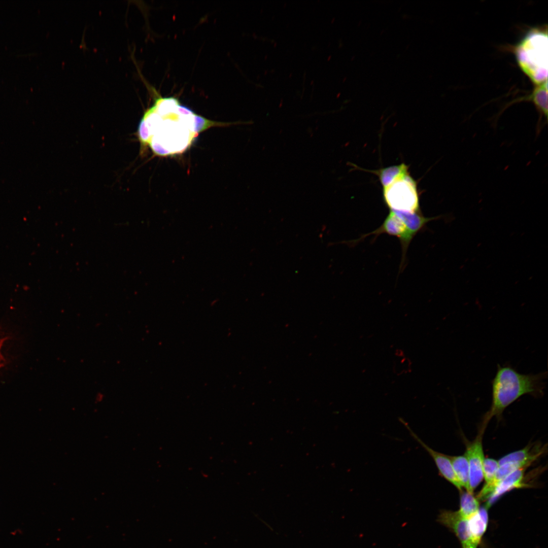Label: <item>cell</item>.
Wrapping results in <instances>:
<instances>
[{"instance_id":"3","label":"cell","mask_w":548,"mask_h":548,"mask_svg":"<svg viewBox=\"0 0 548 548\" xmlns=\"http://www.w3.org/2000/svg\"><path fill=\"white\" fill-rule=\"evenodd\" d=\"M384 201L389 210L420 212L417 183L409 173L383 188Z\"/></svg>"},{"instance_id":"11","label":"cell","mask_w":548,"mask_h":548,"mask_svg":"<svg viewBox=\"0 0 548 548\" xmlns=\"http://www.w3.org/2000/svg\"><path fill=\"white\" fill-rule=\"evenodd\" d=\"M408 166L403 163L369 172L378 176L383 187L384 188L408 173Z\"/></svg>"},{"instance_id":"10","label":"cell","mask_w":548,"mask_h":548,"mask_svg":"<svg viewBox=\"0 0 548 548\" xmlns=\"http://www.w3.org/2000/svg\"><path fill=\"white\" fill-rule=\"evenodd\" d=\"M487 507L480 508L473 516L467 519L469 529L474 542L478 545L488 525Z\"/></svg>"},{"instance_id":"15","label":"cell","mask_w":548,"mask_h":548,"mask_svg":"<svg viewBox=\"0 0 548 548\" xmlns=\"http://www.w3.org/2000/svg\"><path fill=\"white\" fill-rule=\"evenodd\" d=\"M499 466L498 460L493 458H485L483 468L484 485H488L493 482Z\"/></svg>"},{"instance_id":"12","label":"cell","mask_w":548,"mask_h":548,"mask_svg":"<svg viewBox=\"0 0 548 548\" xmlns=\"http://www.w3.org/2000/svg\"><path fill=\"white\" fill-rule=\"evenodd\" d=\"M449 457L458 483L462 489L469 492L470 474L466 457L464 455Z\"/></svg>"},{"instance_id":"13","label":"cell","mask_w":548,"mask_h":548,"mask_svg":"<svg viewBox=\"0 0 548 548\" xmlns=\"http://www.w3.org/2000/svg\"><path fill=\"white\" fill-rule=\"evenodd\" d=\"M529 99L539 111L541 118L543 116L546 121L547 118V81L537 85Z\"/></svg>"},{"instance_id":"4","label":"cell","mask_w":548,"mask_h":548,"mask_svg":"<svg viewBox=\"0 0 548 548\" xmlns=\"http://www.w3.org/2000/svg\"><path fill=\"white\" fill-rule=\"evenodd\" d=\"M383 233L395 236L399 240L402 249V259L400 268L402 269L405 262L407 250L415 236L406 223L392 211L389 210L383 222L375 230L362 235L357 239L350 241L349 243L353 245L361 241L368 236L374 235L376 237Z\"/></svg>"},{"instance_id":"2","label":"cell","mask_w":548,"mask_h":548,"mask_svg":"<svg viewBox=\"0 0 548 548\" xmlns=\"http://www.w3.org/2000/svg\"><path fill=\"white\" fill-rule=\"evenodd\" d=\"M548 37L547 29L529 31L515 49L520 68L537 85L547 81Z\"/></svg>"},{"instance_id":"7","label":"cell","mask_w":548,"mask_h":548,"mask_svg":"<svg viewBox=\"0 0 548 548\" xmlns=\"http://www.w3.org/2000/svg\"><path fill=\"white\" fill-rule=\"evenodd\" d=\"M438 521L454 532L460 540L462 548H477L468 527L467 519L460 515L458 511L442 510Z\"/></svg>"},{"instance_id":"17","label":"cell","mask_w":548,"mask_h":548,"mask_svg":"<svg viewBox=\"0 0 548 548\" xmlns=\"http://www.w3.org/2000/svg\"><path fill=\"white\" fill-rule=\"evenodd\" d=\"M7 339H8V336H7L2 331L1 329H0V369L5 365V359L3 354L2 353V348L3 346L4 343L5 342V340Z\"/></svg>"},{"instance_id":"9","label":"cell","mask_w":548,"mask_h":548,"mask_svg":"<svg viewBox=\"0 0 548 548\" xmlns=\"http://www.w3.org/2000/svg\"><path fill=\"white\" fill-rule=\"evenodd\" d=\"M544 451L540 446H527L524 448L508 454L499 460V464L512 463L526 468L535 461Z\"/></svg>"},{"instance_id":"1","label":"cell","mask_w":548,"mask_h":548,"mask_svg":"<svg viewBox=\"0 0 548 548\" xmlns=\"http://www.w3.org/2000/svg\"><path fill=\"white\" fill-rule=\"evenodd\" d=\"M546 371L538 373L523 374L509 365H498L492 380V403L486 414L490 419L499 417L509 405L524 395L540 397L543 394Z\"/></svg>"},{"instance_id":"16","label":"cell","mask_w":548,"mask_h":548,"mask_svg":"<svg viewBox=\"0 0 548 548\" xmlns=\"http://www.w3.org/2000/svg\"><path fill=\"white\" fill-rule=\"evenodd\" d=\"M138 132L139 139L142 145L145 146L149 142L150 134L143 118L139 124Z\"/></svg>"},{"instance_id":"5","label":"cell","mask_w":548,"mask_h":548,"mask_svg":"<svg viewBox=\"0 0 548 548\" xmlns=\"http://www.w3.org/2000/svg\"><path fill=\"white\" fill-rule=\"evenodd\" d=\"M484 420L475 438L467 443L464 455L467 458L470 474L469 492L474 490L483 480V463L485 459L483 439L485 430L490 419L485 415Z\"/></svg>"},{"instance_id":"8","label":"cell","mask_w":548,"mask_h":548,"mask_svg":"<svg viewBox=\"0 0 548 548\" xmlns=\"http://www.w3.org/2000/svg\"><path fill=\"white\" fill-rule=\"evenodd\" d=\"M526 468L519 469L502 480L497 486L492 494L487 501V506L489 507L499 497L505 493L513 489L530 487L525 481Z\"/></svg>"},{"instance_id":"14","label":"cell","mask_w":548,"mask_h":548,"mask_svg":"<svg viewBox=\"0 0 548 548\" xmlns=\"http://www.w3.org/2000/svg\"><path fill=\"white\" fill-rule=\"evenodd\" d=\"M480 509L479 500L473 494L467 491L460 492V508L458 510L461 516L467 519L475 514Z\"/></svg>"},{"instance_id":"6","label":"cell","mask_w":548,"mask_h":548,"mask_svg":"<svg viewBox=\"0 0 548 548\" xmlns=\"http://www.w3.org/2000/svg\"><path fill=\"white\" fill-rule=\"evenodd\" d=\"M399 420L408 430L412 437L426 450L433 459L439 474L454 486L460 493L463 491L462 488L456 477L449 456L434 450L421 439L402 418H399Z\"/></svg>"}]
</instances>
